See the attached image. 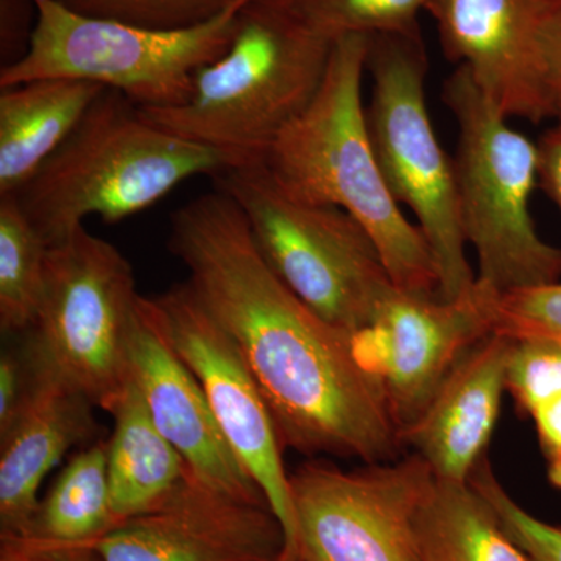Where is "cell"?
Returning a JSON list of instances; mask_svg holds the SVG:
<instances>
[{"label": "cell", "mask_w": 561, "mask_h": 561, "mask_svg": "<svg viewBox=\"0 0 561 561\" xmlns=\"http://www.w3.org/2000/svg\"><path fill=\"white\" fill-rule=\"evenodd\" d=\"M49 245L13 195L0 197V330L5 337L31 330L46 286Z\"/></svg>", "instance_id": "22"}, {"label": "cell", "mask_w": 561, "mask_h": 561, "mask_svg": "<svg viewBox=\"0 0 561 561\" xmlns=\"http://www.w3.org/2000/svg\"><path fill=\"white\" fill-rule=\"evenodd\" d=\"M168 249L249 365L284 448L365 463L394 459L397 427L378 383L356 359L351 334L317 316L275 275L230 195L216 190L176 209Z\"/></svg>", "instance_id": "1"}, {"label": "cell", "mask_w": 561, "mask_h": 561, "mask_svg": "<svg viewBox=\"0 0 561 561\" xmlns=\"http://www.w3.org/2000/svg\"><path fill=\"white\" fill-rule=\"evenodd\" d=\"M238 165L224 151L158 127L124 94L105 90L60 149L11 195L54 247L88 217L128 219L192 176L216 179Z\"/></svg>", "instance_id": "4"}, {"label": "cell", "mask_w": 561, "mask_h": 561, "mask_svg": "<svg viewBox=\"0 0 561 561\" xmlns=\"http://www.w3.org/2000/svg\"><path fill=\"white\" fill-rule=\"evenodd\" d=\"M435 0H301L317 25L337 39L351 35L421 36L420 14Z\"/></svg>", "instance_id": "23"}, {"label": "cell", "mask_w": 561, "mask_h": 561, "mask_svg": "<svg viewBox=\"0 0 561 561\" xmlns=\"http://www.w3.org/2000/svg\"><path fill=\"white\" fill-rule=\"evenodd\" d=\"M128 371L158 430L198 482L232 500L268 505L225 438L197 378L154 323L142 295L128 346Z\"/></svg>", "instance_id": "15"}, {"label": "cell", "mask_w": 561, "mask_h": 561, "mask_svg": "<svg viewBox=\"0 0 561 561\" xmlns=\"http://www.w3.org/2000/svg\"><path fill=\"white\" fill-rule=\"evenodd\" d=\"M542 73L549 119L561 124V0H549L542 28Z\"/></svg>", "instance_id": "28"}, {"label": "cell", "mask_w": 561, "mask_h": 561, "mask_svg": "<svg viewBox=\"0 0 561 561\" xmlns=\"http://www.w3.org/2000/svg\"><path fill=\"white\" fill-rule=\"evenodd\" d=\"M91 546L103 561H272L286 537L268 505L232 500L191 474Z\"/></svg>", "instance_id": "13"}, {"label": "cell", "mask_w": 561, "mask_h": 561, "mask_svg": "<svg viewBox=\"0 0 561 561\" xmlns=\"http://www.w3.org/2000/svg\"><path fill=\"white\" fill-rule=\"evenodd\" d=\"M497 297L478 279L454 300L394 287L370 323L351 335L356 359L378 383L400 437L457 362L493 332Z\"/></svg>", "instance_id": "12"}, {"label": "cell", "mask_w": 561, "mask_h": 561, "mask_svg": "<svg viewBox=\"0 0 561 561\" xmlns=\"http://www.w3.org/2000/svg\"><path fill=\"white\" fill-rule=\"evenodd\" d=\"M334 41L301 0H247L228 50L197 73L186 102L140 110L158 127L230 154L262 162L273 140L316 98Z\"/></svg>", "instance_id": "3"}, {"label": "cell", "mask_w": 561, "mask_h": 561, "mask_svg": "<svg viewBox=\"0 0 561 561\" xmlns=\"http://www.w3.org/2000/svg\"><path fill=\"white\" fill-rule=\"evenodd\" d=\"M147 308L173 351L197 378L232 451L257 483L286 537L295 541L290 474L283 460L271 409L230 335L192 294L186 280L157 297Z\"/></svg>", "instance_id": "11"}, {"label": "cell", "mask_w": 561, "mask_h": 561, "mask_svg": "<svg viewBox=\"0 0 561 561\" xmlns=\"http://www.w3.org/2000/svg\"><path fill=\"white\" fill-rule=\"evenodd\" d=\"M442 99L459 130L454 173L476 279L500 295L557 283L561 249L541 238L530 208L540 187L538 142L508 124L463 66L446 79Z\"/></svg>", "instance_id": "5"}, {"label": "cell", "mask_w": 561, "mask_h": 561, "mask_svg": "<svg viewBox=\"0 0 561 561\" xmlns=\"http://www.w3.org/2000/svg\"><path fill=\"white\" fill-rule=\"evenodd\" d=\"M367 124L389 190L408 206L438 273V297L454 300L476 283L461 228L454 161L443 149L426 103L427 60L421 36L373 35Z\"/></svg>", "instance_id": "8"}, {"label": "cell", "mask_w": 561, "mask_h": 561, "mask_svg": "<svg viewBox=\"0 0 561 561\" xmlns=\"http://www.w3.org/2000/svg\"><path fill=\"white\" fill-rule=\"evenodd\" d=\"M531 560H534V559H531ZM534 561H537V560H534Z\"/></svg>", "instance_id": "33"}, {"label": "cell", "mask_w": 561, "mask_h": 561, "mask_svg": "<svg viewBox=\"0 0 561 561\" xmlns=\"http://www.w3.org/2000/svg\"><path fill=\"white\" fill-rule=\"evenodd\" d=\"M470 483L489 501L500 516L502 527L530 559L561 561V526L541 522L524 511L507 490L501 485L483 457L470 478Z\"/></svg>", "instance_id": "26"}, {"label": "cell", "mask_w": 561, "mask_h": 561, "mask_svg": "<svg viewBox=\"0 0 561 561\" xmlns=\"http://www.w3.org/2000/svg\"><path fill=\"white\" fill-rule=\"evenodd\" d=\"M139 300L127 257L81 227L49 247L43 300L24 334L58 378L110 413L130 381Z\"/></svg>", "instance_id": "9"}, {"label": "cell", "mask_w": 561, "mask_h": 561, "mask_svg": "<svg viewBox=\"0 0 561 561\" xmlns=\"http://www.w3.org/2000/svg\"><path fill=\"white\" fill-rule=\"evenodd\" d=\"M236 0L217 16L184 28H150L90 16L58 0H33L35 27L27 49L0 69V88L25 81H87L124 94L142 110L179 106L190 99L197 73L230 47Z\"/></svg>", "instance_id": "6"}, {"label": "cell", "mask_w": 561, "mask_h": 561, "mask_svg": "<svg viewBox=\"0 0 561 561\" xmlns=\"http://www.w3.org/2000/svg\"><path fill=\"white\" fill-rule=\"evenodd\" d=\"M110 415L114 420L106 453L111 505L122 524L160 505L192 472L158 430L131 379Z\"/></svg>", "instance_id": "19"}, {"label": "cell", "mask_w": 561, "mask_h": 561, "mask_svg": "<svg viewBox=\"0 0 561 561\" xmlns=\"http://www.w3.org/2000/svg\"><path fill=\"white\" fill-rule=\"evenodd\" d=\"M512 342L508 335L491 332L476 343L402 432L401 445L411 446L438 481L470 482L485 457L507 391Z\"/></svg>", "instance_id": "16"}, {"label": "cell", "mask_w": 561, "mask_h": 561, "mask_svg": "<svg viewBox=\"0 0 561 561\" xmlns=\"http://www.w3.org/2000/svg\"><path fill=\"white\" fill-rule=\"evenodd\" d=\"M249 224L275 275L306 306L339 330L356 334L394 289L381 253L350 213L295 201L262 162L216 176Z\"/></svg>", "instance_id": "7"}, {"label": "cell", "mask_w": 561, "mask_h": 561, "mask_svg": "<svg viewBox=\"0 0 561 561\" xmlns=\"http://www.w3.org/2000/svg\"><path fill=\"white\" fill-rule=\"evenodd\" d=\"M540 187L561 216V124L553 125L538 140Z\"/></svg>", "instance_id": "31"}, {"label": "cell", "mask_w": 561, "mask_h": 561, "mask_svg": "<svg viewBox=\"0 0 561 561\" xmlns=\"http://www.w3.org/2000/svg\"><path fill=\"white\" fill-rule=\"evenodd\" d=\"M94 409L46 365L20 415L0 434V540L27 537L44 478L70 449L98 440Z\"/></svg>", "instance_id": "17"}, {"label": "cell", "mask_w": 561, "mask_h": 561, "mask_svg": "<svg viewBox=\"0 0 561 561\" xmlns=\"http://www.w3.org/2000/svg\"><path fill=\"white\" fill-rule=\"evenodd\" d=\"M421 561H534L470 482L435 479L416 522Z\"/></svg>", "instance_id": "20"}, {"label": "cell", "mask_w": 561, "mask_h": 561, "mask_svg": "<svg viewBox=\"0 0 561 561\" xmlns=\"http://www.w3.org/2000/svg\"><path fill=\"white\" fill-rule=\"evenodd\" d=\"M90 16L108 18L150 28H184L202 24L236 0H58Z\"/></svg>", "instance_id": "24"}, {"label": "cell", "mask_w": 561, "mask_h": 561, "mask_svg": "<svg viewBox=\"0 0 561 561\" xmlns=\"http://www.w3.org/2000/svg\"><path fill=\"white\" fill-rule=\"evenodd\" d=\"M105 88L44 79L0 88V197L21 190L50 160Z\"/></svg>", "instance_id": "18"}, {"label": "cell", "mask_w": 561, "mask_h": 561, "mask_svg": "<svg viewBox=\"0 0 561 561\" xmlns=\"http://www.w3.org/2000/svg\"><path fill=\"white\" fill-rule=\"evenodd\" d=\"M493 332L508 337H546L561 343V279L500 295Z\"/></svg>", "instance_id": "27"}, {"label": "cell", "mask_w": 561, "mask_h": 561, "mask_svg": "<svg viewBox=\"0 0 561 561\" xmlns=\"http://www.w3.org/2000/svg\"><path fill=\"white\" fill-rule=\"evenodd\" d=\"M370 36H339L316 98L279 133L262 164L295 201L337 206L371 236L398 289L438 297L423 232L402 213L373 149L362 83Z\"/></svg>", "instance_id": "2"}, {"label": "cell", "mask_w": 561, "mask_h": 561, "mask_svg": "<svg viewBox=\"0 0 561 561\" xmlns=\"http://www.w3.org/2000/svg\"><path fill=\"white\" fill-rule=\"evenodd\" d=\"M108 440L98 438L70 457L39 501L25 540L46 545H92L121 526L111 505Z\"/></svg>", "instance_id": "21"}, {"label": "cell", "mask_w": 561, "mask_h": 561, "mask_svg": "<svg viewBox=\"0 0 561 561\" xmlns=\"http://www.w3.org/2000/svg\"><path fill=\"white\" fill-rule=\"evenodd\" d=\"M0 561H103L98 549L91 545H46L7 538L0 540Z\"/></svg>", "instance_id": "29"}, {"label": "cell", "mask_w": 561, "mask_h": 561, "mask_svg": "<svg viewBox=\"0 0 561 561\" xmlns=\"http://www.w3.org/2000/svg\"><path fill=\"white\" fill-rule=\"evenodd\" d=\"M272 561H302L300 557H298L297 552H289L286 551V549H283V552L279 553L276 559H273Z\"/></svg>", "instance_id": "32"}, {"label": "cell", "mask_w": 561, "mask_h": 561, "mask_svg": "<svg viewBox=\"0 0 561 561\" xmlns=\"http://www.w3.org/2000/svg\"><path fill=\"white\" fill-rule=\"evenodd\" d=\"M435 476L419 454L345 471L309 461L290 474L302 561H421L416 522Z\"/></svg>", "instance_id": "10"}, {"label": "cell", "mask_w": 561, "mask_h": 561, "mask_svg": "<svg viewBox=\"0 0 561 561\" xmlns=\"http://www.w3.org/2000/svg\"><path fill=\"white\" fill-rule=\"evenodd\" d=\"M513 339V337H512ZM507 390L519 411L535 409L561 394V343L546 337L513 339Z\"/></svg>", "instance_id": "25"}, {"label": "cell", "mask_w": 561, "mask_h": 561, "mask_svg": "<svg viewBox=\"0 0 561 561\" xmlns=\"http://www.w3.org/2000/svg\"><path fill=\"white\" fill-rule=\"evenodd\" d=\"M537 430L549 482L561 490V394L530 413Z\"/></svg>", "instance_id": "30"}, {"label": "cell", "mask_w": 561, "mask_h": 561, "mask_svg": "<svg viewBox=\"0 0 561 561\" xmlns=\"http://www.w3.org/2000/svg\"><path fill=\"white\" fill-rule=\"evenodd\" d=\"M549 0H435L443 54L508 119H549L542 73V28Z\"/></svg>", "instance_id": "14"}]
</instances>
